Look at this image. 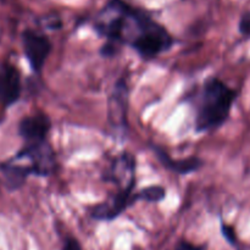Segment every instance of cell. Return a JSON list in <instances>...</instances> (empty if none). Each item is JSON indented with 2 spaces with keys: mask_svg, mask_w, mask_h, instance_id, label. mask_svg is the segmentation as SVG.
Wrapping results in <instances>:
<instances>
[{
  "mask_svg": "<svg viewBox=\"0 0 250 250\" xmlns=\"http://www.w3.org/2000/svg\"><path fill=\"white\" fill-rule=\"evenodd\" d=\"M154 22L144 11L121 0H112L99 12L94 28L99 36L107 39V43L131 45Z\"/></svg>",
  "mask_w": 250,
  "mask_h": 250,
  "instance_id": "obj_1",
  "label": "cell"
},
{
  "mask_svg": "<svg viewBox=\"0 0 250 250\" xmlns=\"http://www.w3.org/2000/svg\"><path fill=\"white\" fill-rule=\"evenodd\" d=\"M236 92L222 81L210 78L203 87L198 105L195 128L198 132L219 128L226 122L236 100Z\"/></svg>",
  "mask_w": 250,
  "mask_h": 250,
  "instance_id": "obj_2",
  "label": "cell"
},
{
  "mask_svg": "<svg viewBox=\"0 0 250 250\" xmlns=\"http://www.w3.org/2000/svg\"><path fill=\"white\" fill-rule=\"evenodd\" d=\"M19 160L28 161L32 175L46 177L56 168V158L48 141L24 144L23 148L14 156Z\"/></svg>",
  "mask_w": 250,
  "mask_h": 250,
  "instance_id": "obj_3",
  "label": "cell"
},
{
  "mask_svg": "<svg viewBox=\"0 0 250 250\" xmlns=\"http://www.w3.org/2000/svg\"><path fill=\"white\" fill-rule=\"evenodd\" d=\"M172 44L173 39L170 33L158 22H154L142 36H139L131 44V46L141 58L150 60L164 51L168 50Z\"/></svg>",
  "mask_w": 250,
  "mask_h": 250,
  "instance_id": "obj_4",
  "label": "cell"
},
{
  "mask_svg": "<svg viewBox=\"0 0 250 250\" xmlns=\"http://www.w3.org/2000/svg\"><path fill=\"white\" fill-rule=\"evenodd\" d=\"M23 51L32 71L41 73L43 66L51 51V43L44 34L32 29H26L22 33Z\"/></svg>",
  "mask_w": 250,
  "mask_h": 250,
  "instance_id": "obj_5",
  "label": "cell"
},
{
  "mask_svg": "<svg viewBox=\"0 0 250 250\" xmlns=\"http://www.w3.org/2000/svg\"><path fill=\"white\" fill-rule=\"evenodd\" d=\"M107 182L117 185L120 192H133L136 185V159L131 153L120 154L106 175Z\"/></svg>",
  "mask_w": 250,
  "mask_h": 250,
  "instance_id": "obj_6",
  "label": "cell"
},
{
  "mask_svg": "<svg viewBox=\"0 0 250 250\" xmlns=\"http://www.w3.org/2000/svg\"><path fill=\"white\" fill-rule=\"evenodd\" d=\"M137 200V193L134 194L133 192H119L106 202L94 207L92 210V217L99 221H112Z\"/></svg>",
  "mask_w": 250,
  "mask_h": 250,
  "instance_id": "obj_7",
  "label": "cell"
},
{
  "mask_svg": "<svg viewBox=\"0 0 250 250\" xmlns=\"http://www.w3.org/2000/svg\"><path fill=\"white\" fill-rule=\"evenodd\" d=\"M128 88L124 80L116 83L109 100V121L116 131L124 132L127 125Z\"/></svg>",
  "mask_w": 250,
  "mask_h": 250,
  "instance_id": "obj_8",
  "label": "cell"
},
{
  "mask_svg": "<svg viewBox=\"0 0 250 250\" xmlns=\"http://www.w3.org/2000/svg\"><path fill=\"white\" fill-rule=\"evenodd\" d=\"M51 128V122L46 115L38 114L22 119L19 124V134L24 144L38 143L48 141V133Z\"/></svg>",
  "mask_w": 250,
  "mask_h": 250,
  "instance_id": "obj_9",
  "label": "cell"
},
{
  "mask_svg": "<svg viewBox=\"0 0 250 250\" xmlns=\"http://www.w3.org/2000/svg\"><path fill=\"white\" fill-rule=\"evenodd\" d=\"M21 95V77L15 66L4 63L0 67V103L10 106L20 99Z\"/></svg>",
  "mask_w": 250,
  "mask_h": 250,
  "instance_id": "obj_10",
  "label": "cell"
},
{
  "mask_svg": "<svg viewBox=\"0 0 250 250\" xmlns=\"http://www.w3.org/2000/svg\"><path fill=\"white\" fill-rule=\"evenodd\" d=\"M0 171L4 176L7 188L11 190L19 189L24 183L26 178L32 175V171L28 165H21L15 159L0 164Z\"/></svg>",
  "mask_w": 250,
  "mask_h": 250,
  "instance_id": "obj_11",
  "label": "cell"
},
{
  "mask_svg": "<svg viewBox=\"0 0 250 250\" xmlns=\"http://www.w3.org/2000/svg\"><path fill=\"white\" fill-rule=\"evenodd\" d=\"M156 154H158L159 159H160V161L165 167L170 168V170L175 171L177 173H181V175L194 172V171L199 170L203 166V161L198 158H189L185 159V160H172L171 158H168L167 154L159 150V149H156Z\"/></svg>",
  "mask_w": 250,
  "mask_h": 250,
  "instance_id": "obj_12",
  "label": "cell"
},
{
  "mask_svg": "<svg viewBox=\"0 0 250 250\" xmlns=\"http://www.w3.org/2000/svg\"><path fill=\"white\" fill-rule=\"evenodd\" d=\"M165 197L166 189L161 186H150L137 193L138 200H146L148 203H159L165 199Z\"/></svg>",
  "mask_w": 250,
  "mask_h": 250,
  "instance_id": "obj_13",
  "label": "cell"
},
{
  "mask_svg": "<svg viewBox=\"0 0 250 250\" xmlns=\"http://www.w3.org/2000/svg\"><path fill=\"white\" fill-rule=\"evenodd\" d=\"M221 232H222V236L227 239L231 244H236V233H234V229L232 226H229L226 224H222L221 225Z\"/></svg>",
  "mask_w": 250,
  "mask_h": 250,
  "instance_id": "obj_14",
  "label": "cell"
},
{
  "mask_svg": "<svg viewBox=\"0 0 250 250\" xmlns=\"http://www.w3.org/2000/svg\"><path fill=\"white\" fill-rule=\"evenodd\" d=\"M239 32L244 36L250 37V12H247L242 16L239 21Z\"/></svg>",
  "mask_w": 250,
  "mask_h": 250,
  "instance_id": "obj_15",
  "label": "cell"
},
{
  "mask_svg": "<svg viewBox=\"0 0 250 250\" xmlns=\"http://www.w3.org/2000/svg\"><path fill=\"white\" fill-rule=\"evenodd\" d=\"M63 250H82V248H81V244L78 243V241L73 238H67L65 242V246H63Z\"/></svg>",
  "mask_w": 250,
  "mask_h": 250,
  "instance_id": "obj_16",
  "label": "cell"
},
{
  "mask_svg": "<svg viewBox=\"0 0 250 250\" xmlns=\"http://www.w3.org/2000/svg\"><path fill=\"white\" fill-rule=\"evenodd\" d=\"M204 248L199 246H194V244L189 243V242H181L177 246L176 250H203Z\"/></svg>",
  "mask_w": 250,
  "mask_h": 250,
  "instance_id": "obj_17",
  "label": "cell"
}]
</instances>
